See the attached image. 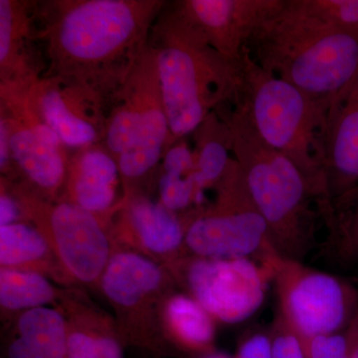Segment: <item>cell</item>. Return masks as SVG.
<instances>
[{"label":"cell","instance_id":"6da1fadb","mask_svg":"<svg viewBox=\"0 0 358 358\" xmlns=\"http://www.w3.org/2000/svg\"><path fill=\"white\" fill-rule=\"evenodd\" d=\"M274 76L331 108L358 79V25H334L300 13L285 0L248 46Z\"/></svg>","mask_w":358,"mask_h":358},{"label":"cell","instance_id":"7a4b0ae2","mask_svg":"<svg viewBox=\"0 0 358 358\" xmlns=\"http://www.w3.org/2000/svg\"><path fill=\"white\" fill-rule=\"evenodd\" d=\"M241 88L236 99L257 133L288 157L308 179L327 221L334 219L326 169L329 107L263 69L249 48L240 60Z\"/></svg>","mask_w":358,"mask_h":358},{"label":"cell","instance_id":"3957f363","mask_svg":"<svg viewBox=\"0 0 358 358\" xmlns=\"http://www.w3.org/2000/svg\"><path fill=\"white\" fill-rule=\"evenodd\" d=\"M224 122L229 129L233 157L268 224L273 246L281 255L301 261L315 238L310 202L317 196L312 186L291 159L259 136L241 103L234 102Z\"/></svg>","mask_w":358,"mask_h":358},{"label":"cell","instance_id":"277c9868","mask_svg":"<svg viewBox=\"0 0 358 358\" xmlns=\"http://www.w3.org/2000/svg\"><path fill=\"white\" fill-rule=\"evenodd\" d=\"M166 36L155 67L169 133L181 138L199 129L212 107L236 100L241 69L179 11L167 24Z\"/></svg>","mask_w":358,"mask_h":358},{"label":"cell","instance_id":"5b68a950","mask_svg":"<svg viewBox=\"0 0 358 358\" xmlns=\"http://www.w3.org/2000/svg\"><path fill=\"white\" fill-rule=\"evenodd\" d=\"M260 260L275 284L278 313L301 339L345 331L358 308L352 284L282 256L273 245Z\"/></svg>","mask_w":358,"mask_h":358},{"label":"cell","instance_id":"8992f818","mask_svg":"<svg viewBox=\"0 0 358 358\" xmlns=\"http://www.w3.org/2000/svg\"><path fill=\"white\" fill-rule=\"evenodd\" d=\"M213 204L188 224L185 248L200 258H260L272 244L268 224L233 157L220 181Z\"/></svg>","mask_w":358,"mask_h":358},{"label":"cell","instance_id":"52a82bcc","mask_svg":"<svg viewBox=\"0 0 358 358\" xmlns=\"http://www.w3.org/2000/svg\"><path fill=\"white\" fill-rule=\"evenodd\" d=\"M173 268L189 296L214 320L225 324H237L255 313L270 279L267 270L250 258L181 257Z\"/></svg>","mask_w":358,"mask_h":358},{"label":"cell","instance_id":"ba28073f","mask_svg":"<svg viewBox=\"0 0 358 358\" xmlns=\"http://www.w3.org/2000/svg\"><path fill=\"white\" fill-rule=\"evenodd\" d=\"M140 4L91 0L69 9L60 21L58 47L76 64L100 65L115 58L138 36Z\"/></svg>","mask_w":358,"mask_h":358},{"label":"cell","instance_id":"9c48e42d","mask_svg":"<svg viewBox=\"0 0 358 358\" xmlns=\"http://www.w3.org/2000/svg\"><path fill=\"white\" fill-rule=\"evenodd\" d=\"M65 280L93 284L109 262L110 244L98 219L73 202L59 203L38 221Z\"/></svg>","mask_w":358,"mask_h":358},{"label":"cell","instance_id":"30bf717a","mask_svg":"<svg viewBox=\"0 0 358 358\" xmlns=\"http://www.w3.org/2000/svg\"><path fill=\"white\" fill-rule=\"evenodd\" d=\"M285 0H189L179 13L199 29L220 55L241 60L250 42L282 8Z\"/></svg>","mask_w":358,"mask_h":358},{"label":"cell","instance_id":"8fae6325","mask_svg":"<svg viewBox=\"0 0 358 358\" xmlns=\"http://www.w3.org/2000/svg\"><path fill=\"white\" fill-rule=\"evenodd\" d=\"M326 169L331 199H348L358 185V79L329 108Z\"/></svg>","mask_w":358,"mask_h":358},{"label":"cell","instance_id":"7c38bea8","mask_svg":"<svg viewBox=\"0 0 358 358\" xmlns=\"http://www.w3.org/2000/svg\"><path fill=\"white\" fill-rule=\"evenodd\" d=\"M166 275L154 261L134 252L121 251L110 255L100 284L110 303L126 312L159 296L166 288Z\"/></svg>","mask_w":358,"mask_h":358},{"label":"cell","instance_id":"4fadbf2b","mask_svg":"<svg viewBox=\"0 0 358 358\" xmlns=\"http://www.w3.org/2000/svg\"><path fill=\"white\" fill-rule=\"evenodd\" d=\"M60 138L46 124L14 131L9 150L27 178L42 189L54 192L62 183L65 166L59 152Z\"/></svg>","mask_w":358,"mask_h":358},{"label":"cell","instance_id":"5bb4252c","mask_svg":"<svg viewBox=\"0 0 358 358\" xmlns=\"http://www.w3.org/2000/svg\"><path fill=\"white\" fill-rule=\"evenodd\" d=\"M162 317L164 336L178 350L202 357L215 352V320L192 296H167Z\"/></svg>","mask_w":358,"mask_h":358},{"label":"cell","instance_id":"9a60e30c","mask_svg":"<svg viewBox=\"0 0 358 358\" xmlns=\"http://www.w3.org/2000/svg\"><path fill=\"white\" fill-rule=\"evenodd\" d=\"M64 315L40 307L21 313L16 334L7 346V358H68Z\"/></svg>","mask_w":358,"mask_h":358},{"label":"cell","instance_id":"2e32d148","mask_svg":"<svg viewBox=\"0 0 358 358\" xmlns=\"http://www.w3.org/2000/svg\"><path fill=\"white\" fill-rule=\"evenodd\" d=\"M133 244L148 253L178 260L181 249L185 248V225L176 215L162 203L138 200L129 210Z\"/></svg>","mask_w":358,"mask_h":358},{"label":"cell","instance_id":"e0dca14e","mask_svg":"<svg viewBox=\"0 0 358 358\" xmlns=\"http://www.w3.org/2000/svg\"><path fill=\"white\" fill-rule=\"evenodd\" d=\"M0 264L1 268L50 274L65 281L43 233L26 224L16 222L0 227Z\"/></svg>","mask_w":358,"mask_h":358},{"label":"cell","instance_id":"ac0fdd59","mask_svg":"<svg viewBox=\"0 0 358 358\" xmlns=\"http://www.w3.org/2000/svg\"><path fill=\"white\" fill-rule=\"evenodd\" d=\"M68 358H124L122 339L105 317L69 305ZM68 308V307H67Z\"/></svg>","mask_w":358,"mask_h":358},{"label":"cell","instance_id":"d6986e66","mask_svg":"<svg viewBox=\"0 0 358 358\" xmlns=\"http://www.w3.org/2000/svg\"><path fill=\"white\" fill-rule=\"evenodd\" d=\"M117 178V166L112 157L99 150L87 152L73 181V203L93 214L108 210L115 200Z\"/></svg>","mask_w":358,"mask_h":358},{"label":"cell","instance_id":"ffe728a7","mask_svg":"<svg viewBox=\"0 0 358 358\" xmlns=\"http://www.w3.org/2000/svg\"><path fill=\"white\" fill-rule=\"evenodd\" d=\"M169 133L162 102L150 105L129 147L119 157V169L128 178H140L159 162Z\"/></svg>","mask_w":358,"mask_h":358},{"label":"cell","instance_id":"44dd1931","mask_svg":"<svg viewBox=\"0 0 358 358\" xmlns=\"http://www.w3.org/2000/svg\"><path fill=\"white\" fill-rule=\"evenodd\" d=\"M58 296L46 275L33 271L1 268L0 305L9 312L44 307Z\"/></svg>","mask_w":358,"mask_h":358},{"label":"cell","instance_id":"7402d4cb","mask_svg":"<svg viewBox=\"0 0 358 358\" xmlns=\"http://www.w3.org/2000/svg\"><path fill=\"white\" fill-rule=\"evenodd\" d=\"M207 131L202 138L196 159L195 181L200 192L217 185L222 178L231 159V134L225 122H207Z\"/></svg>","mask_w":358,"mask_h":358},{"label":"cell","instance_id":"603a6c76","mask_svg":"<svg viewBox=\"0 0 358 358\" xmlns=\"http://www.w3.org/2000/svg\"><path fill=\"white\" fill-rule=\"evenodd\" d=\"M40 109L45 124L58 134L66 145L83 147L95 141L96 131L93 124L73 113L56 90H49L42 96Z\"/></svg>","mask_w":358,"mask_h":358},{"label":"cell","instance_id":"cb8c5ba5","mask_svg":"<svg viewBox=\"0 0 358 358\" xmlns=\"http://www.w3.org/2000/svg\"><path fill=\"white\" fill-rule=\"evenodd\" d=\"M300 13L334 25H358V0H289Z\"/></svg>","mask_w":358,"mask_h":358},{"label":"cell","instance_id":"d4e9b609","mask_svg":"<svg viewBox=\"0 0 358 358\" xmlns=\"http://www.w3.org/2000/svg\"><path fill=\"white\" fill-rule=\"evenodd\" d=\"M159 194L162 204L173 212L183 210L193 202L203 201V192L197 187L195 173H164L159 181Z\"/></svg>","mask_w":358,"mask_h":358},{"label":"cell","instance_id":"484cf974","mask_svg":"<svg viewBox=\"0 0 358 358\" xmlns=\"http://www.w3.org/2000/svg\"><path fill=\"white\" fill-rule=\"evenodd\" d=\"M307 358H352L345 331L303 339Z\"/></svg>","mask_w":358,"mask_h":358},{"label":"cell","instance_id":"4316f807","mask_svg":"<svg viewBox=\"0 0 358 358\" xmlns=\"http://www.w3.org/2000/svg\"><path fill=\"white\" fill-rule=\"evenodd\" d=\"M273 358H307L303 339L277 313L272 333Z\"/></svg>","mask_w":358,"mask_h":358},{"label":"cell","instance_id":"83f0119b","mask_svg":"<svg viewBox=\"0 0 358 358\" xmlns=\"http://www.w3.org/2000/svg\"><path fill=\"white\" fill-rule=\"evenodd\" d=\"M235 358H273L271 334H255L245 338Z\"/></svg>","mask_w":358,"mask_h":358},{"label":"cell","instance_id":"f1b7e54d","mask_svg":"<svg viewBox=\"0 0 358 358\" xmlns=\"http://www.w3.org/2000/svg\"><path fill=\"white\" fill-rule=\"evenodd\" d=\"M13 14L11 3L7 0L0 1V61L6 62L10 53L13 39Z\"/></svg>","mask_w":358,"mask_h":358},{"label":"cell","instance_id":"f546056e","mask_svg":"<svg viewBox=\"0 0 358 358\" xmlns=\"http://www.w3.org/2000/svg\"><path fill=\"white\" fill-rule=\"evenodd\" d=\"M341 230V253L358 262V206Z\"/></svg>","mask_w":358,"mask_h":358},{"label":"cell","instance_id":"4dcf8cb0","mask_svg":"<svg viewBox=\"0 0 358 358\" xmlns=\"http://www.w3.org/2000/svg\"><path fill=\"white\" fill-rule=\"evenodd\" d=\"M20 209L10 196L2 193L0 197V227L16 223L20 218Z\"/></svg>","mask_w":358,"mask_h":358},{"label":"cell","instance_id":"1f68e13d","mask_svg":"<svg viewBox=\"0 0 358 358\" xmlns=\"http://www.w3.org/2000/svg\"><path fill=\"white\" fill-rule=\"evenodd\" d=\"M345 334L350 341L352 358H358V308L352 322L346 327Z\"/></svg>","mask_w":358,"mask_h":358},{"label":"cell","instance_id":"d6a6232c","mask_svg":"<svg viewBox=\"0 0 358 358\" xmlns=\"http://www.w3.org/2000/svg\"><path fill=\"white\" fill-rule=\"evenodd\" d=\"M0 148H0V166L3 169L7 162L9 150V138H7V129L3 122H1V126H0Z\"/></svg>","mask_w":358,"mask_h":358},{"label":"cell","instance_id":"836d02e7","mask_svg":"<svg viewBox=\"0 0 358 358\" xmlns=\"http://www.w3.org/2000/svg\"><path fill=\"white\" fill-rule=\"evenodd\" d=\"M199 358H230L227 355H222V353H210V355H203V357Z\"/></svg>","mask_w":358,"mask_h":358}]
</instances>
